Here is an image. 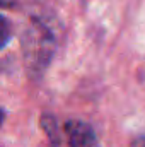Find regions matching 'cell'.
<instances>
[{
  "label": "cell",
  "mask_w": 145,
  "mask_h": 147,
  "mask_svg": "<svg viewBox=\"0 0 145 147\" xmlns=\"http://www.w3.org/2000/svg\"><path fill=\"white\" fill-rule=\"evenodd\" d=\"M9 39V24L5 22L3 17H0V48L7 43Z\"/></svg>",
  "instance_id": "cell-4"
},
{
  "label": "cell",
  "mask_w": 145,
  "mask_h": 147,
  "mask_svg": "<svg viewBox=\"0 0 145 147\" xmlns=\"http://www.w3.org/2000/svg\"><path fill=\"white\" fill-rule=\"evenodd\" d=\"M55 51V38L39 21H31L22 39V53L31 75H41Z\"/></svg>",
  "instance_id": "cell-1"
},
{
  "label": "cell",
  "mask_w": 145,
  "mask_h": 147,
  "mask_svg": "<svg viewBox=\"0 0 145 147\" xmlns=\"http://www.w3.org/2000/svg\"><path fill=\"white\" fill-rule=\"evenodd\" d=\"M130 147H145V135H138L132 140Z\"/></svg>",
  "instance_id": "cell-5"
},
{
  "label": "cell",
  "mask_w": 145,
  "mask_h": 147,
  "mask_svg": "<svg viewBox=\"0 0 145 147\" xmlns=\"http://www.w3.org/2000/svg\"><path fill=\"white\" fill-rule=\"evenodd\" d=\"M0 7L2 9H14L15 7V0H0Z\"/></svg>",
  "instance_id": "cell-6"
},
{
  "label": "cell",
  "mask_w": 145,
  "mask_h": 147,
  "mask_svg": "<svg viewBox=\"0 0 145 147\" xmlns=\"http://www.w3.org/2000/svg\"><path fill=\"white\" fill-rule=\"evenodd\" d=\"M3 118H5V116H3V111L0 110V125H2V123H3Z\"/></svg>",
  "instance_id": "cell-7"
},
{
  "label": "cell",
  "mask_w": 145,
  "mask_h": 147,
  "mask_svg": "<svg viewBox=\"0 0 145 147\" xmlns=\"http://www.w3.org/2000/svg\"><path fill=\"white\" fill-rule=\"evenodd\" d=\"M41 127H43V130H44V134H46L51 147H58V144H60V130H58L56 120L51 115H43Z\"/></svg>",
  "instance_id": "cell-3"
},
{
  "label": "cell",
  "mask_w": 145,
  "mask_h": 147,
  "mask_svg": "<svg viewBox=\"0 0 145 147\" xmlns=\"http://www.w3.org/2000/svg\"><path fill=\"white\" fill-rule=\"evenodd\" d=\"M67 139L70 147H97V139L91 125L80 121V120H70L65 125Z\"/></svg>",
  "instance_id": "cell-2"
}]
</instances>
